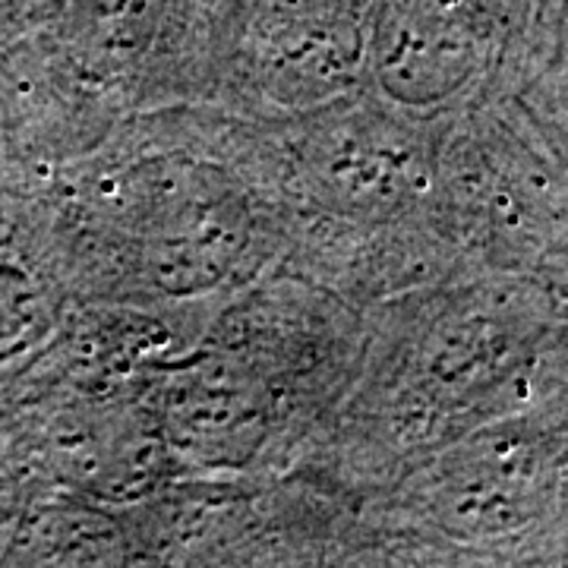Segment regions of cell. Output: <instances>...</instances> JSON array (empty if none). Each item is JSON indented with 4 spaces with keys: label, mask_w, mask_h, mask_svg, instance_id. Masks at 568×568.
Returning <instances> with one entry per match:
<instances>
[{
    "label": "cell",
    "mask_w": 568,
    "mask_h": 568,
    "mask_svg": "<svg viewBox=\"0 0 568 568\" xmlns=\"http://www.w3.org/2000/svg\"><path fill=\"white\" fill-rule=\"evenodd\" d=\"M405 133L369 114L316 123L304 149L310 186L325 205L345 212H395L420 183V155Z\"/></svg>",
    "instance_id": "obj_1"
}]
</instances>
